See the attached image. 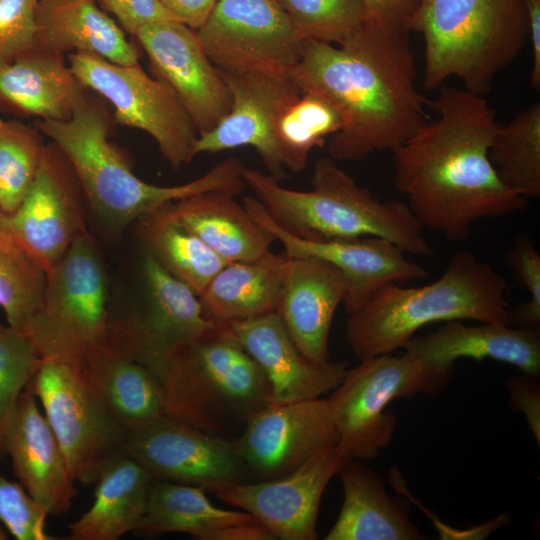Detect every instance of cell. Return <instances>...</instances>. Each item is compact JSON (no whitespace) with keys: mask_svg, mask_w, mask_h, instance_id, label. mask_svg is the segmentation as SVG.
Wrapping results in <instances>:
<instances>
[{"mask_svg":"<svg viewBox=\"0 0 540 540\" xmlns=\"http://www.w3.org/2000/svg\"><path fill=\"white\" fill-rule=\"evenodd\" d=\"M409 29L369 16L340 43L301 42L289 76L302 92L328 102L341 128L328 142L336 161L393 151L428 118L429 99L415 85Z\"/></svg>","mask_w":540,"mask_h":540,"instance_id":"1","label":"cell"},{"mask_svg":"<svg viewBox=\"0 0 540 540\" xmlns=\"http://www.w3.org/2000/svg\"><path fill=\"white\" fill-rule=\"evenodd\" d=\"M429 100L435 116L393 155V183L421 227L453 242L472 225L525 208L527 199L508 189L489 157L499 125L483 96L442 85Z\"/></svg>","mask_w":540,"mask_h":540,"instance_id":"2","label":"cell"},{"mask_svg":"<svg viewBox=\"0 0 540 540\" xmlns=\"http://www.w3.org/2000/svg\"><path fill=\"white\" fill-rule=\"evenodd\" d=\"M113 124L107 102L90 94L69 119H36L33 124L64 153L86 202L111 227H125L165 204L196 194L222 192L237 196L246 188L243 178L246 166L234 157L220 161L202 176L184 184H150L135 175L110 141Z\"/></svg>","mask_w":540,"mask_h":540,"instance_id":"3","label":"cell"},{"mask_svg":"<svg viewBox=\"0 0 540 540\" xmlns=\"http://www.w3.org/2000/svg\"><path fill=\"white\" fill-rule=\"evenodd\" d=\"M506 280L469 251H458L435 281L389 283L349 314L345 337L359 360L404 348L423 326L475 320L509 324Z\"/></svg>","mask_w":540,"mask_h":540,"instance_id":"4","label":"cell"},{"mask_svg":"<svg viewBox=\"0 0 540 540\" xmlns=\"http://www.w3.org/2000/svg\"><path fill=\"white\" fill-rule=\"evenodd\" d=\"M243 177L269 217L296 237L326 241L377 236L406 254L433 256L423 228L405 202L379 200L330 156L314 162L307 191L286 188L257 169L246 167Z\"/></svg>","mask_w":540,"mask_h":540,"instance_id":"5","label":"cell"},{"mask_svg":"<svg viewBox=\"0 0 540 540\" xmlns=\"http://www.w3.org/2000/svg\"><path fill=\"white\" fill-rule=\"evenodd\" d=\"M408 28L423 39L426 89L457 77L481 96L528 40L523 0H420Z\"/></svg>","mask_w":540,"mask_h":540,"instance_id":"6","label":"cell"},{"mask_svg":"<svg viewBox=\"0 0 540 540\" xmlns=\"http://www.w3.org/2000/svg\"><path fill=\"white\" fill-rule=\"evenodd\" d=\"M166 415L233 440L270 403L269 382L227 323L179 351L162 381Z\"/></svg>","mask_w":540,"mask_h":540,"instance_id":"7","label":"cell"},{"mask_svg":"<svg viewBox=\"0 0 540 540\" xmlns=\"http://www.w3.org/2000/svg\"><path fill=\"white\" fill-rule=\"evenodd\" d=\"M109 314L104 267L84 231L47 272L40 308L25 335L43 360L83 368L107 343Z\"/></svg>","mask_w":540,"mask_h":540,"instance_id":"8","label":"cell"},{"mask_svg":"<svg viewBox=\"0 0 540 540\" xmlns=\"http://www.w3.org/2000/svg\"><path fill=\"white\" fill-rule=\"evenodd\" d=\"M451 372L423 363L405 350L360 360L347 369L328 399L339 448L349 459L371 460L390 446L396 418L387 409L396 398L419 393L434 395L448 383Z\"/></svg>","mask_w":540,"mask_h":540,"instance_id":"9","label":"cell"},{"mask_svg":"<svg viewBox=\"0 0 540 540\" xmlns=\"http://www.w3.org/2000/svg\"><path fill=\"white\" fill-rule=\"evenodd\" d=\"M143 296L111 310L107 343L147 367L162 383L169 364L183 348L213 328L193 290L164 270L146 252Z\"/></svg>","mask_w":540,"mask_h":540,"instance_id":"10","label":"cell"},{"mask_svg":"<svg viewBox=\"0 0 540 540\" xmlns=\"http://www.w3.org/2000/svg\"><path fill=\"white\" fill-rule=\"evenodd\" d=\"M79 81L112 107L115 124L142 130L173 169L195 157L198 129L175 91L140 66L121 65L86 52L66 55Z\"/></svg>","mask_w":540,"mask_h":540,"instance_id":"11","label":"cell"},{"mask_svg":"<svg viewBox=\"0 0 540 540\" xmlns=\"http://www.w3.org/2000/svg\"><path fill=\"white\" fill-rule=\"evenodd\" d=\"M33 388L75 482L95 484L102 471L126 453L127 435L82 368L44 360Z\"/></svg>","mask_w":540,"mask_h":540,"instance_id":"12","label":"cell"},{"mask_svg":"<svg viewBox=\"0 0 540 540\" xmlns=\"http://www.w3.org/2000/svg\"><path fill=\"white\" fill-rule=\"evenodd\" d=\"M196 33L221 72L289 76L300 57L302 41L275 0H217Z\"/></svg>","mask_w":540,"mask_h":540,"instance_id":"13","label":"cell"},{"mask_svg":"<svg viewBox=\"0 0 540 540\" xmlns=\"http://www.w3.org/2000/svg\"><path fill=\"white\" fill-rule=\"evenodd\" d=\"M83 200L85 196L72 165L50 141L17 210L11 214L0 211V227L47 273L85 231Z\"/></svg>","mask_w":540,"mask_h":540,"instance_id":"14","label":"cell"},{"mask_svg":"<svg viewBox=\"0 0 540 540\" xmlns=\"http://www.w3.org/2000/svg\"><path fill=\"white\" fill-rule=\"evenodd\" d=\"M232 444L260 480L287 475L335 448L339 435L327 398L269 403L254 413Z\"/></svg>","mask_w":540,"mask_h":540,"instance_id":"15","label":"cell"},{"mask_svg":"<svg viewBox=\"0 0 540 540\" xmlns=\"http://www.w3.org/2000/svg\"><path fill=\"white\" fill-rule=\"evenodd\" d=\"M126 453L155 480L211 493L249 475L231 440L168 415L127 435Z\"/></svg>","mask_w":540,"mask_h":540,"instance_id":"16","label":"cell"},{"mask_svg":"<svg viewBox=\"0 0 540 540\" xmlns=\"http://www.w3.org/2000/svg\"><path fill=\"white\" fill-rule=\"evenodd\" d=\"M219 72L231 94V107L213 129L198 135L195 156L251 146L267 174L278 181L284 179L290 163L277 139L276 124L301 89L288 75Z\"/></svg>","mask_w":540,"mask_h":540,"instance_id":"17","label":"cell"},{"mask_svg":"<svg viewBox=\"0 0 540 540\" xmlns=\"http://www.w3.org/2000/svg\"><path fill=\"white\" fill-rule=\"evenodd\" d=\"M251 216L280 242L287 257H313L325 260L342 272L347 283L344 306L348 314L366 304L383 286L428 276V271L409 260L392 241L364 236L352 239L314 241L296 237L279 227L255 196L243 198Z\"/></svg>","mask_w":540,"mask_h":540,"instance_id":"18","label":"cell"},{"mask_svg":"<svg viewBox=\"0 0 540 540\" xmlns=\"http://www.w3.org/2000/svg\"><path fill=\"white\" fill-rule=\"evenodd\" d=\"M348 459L336 446L287 475L231 483L212 493L251 514L276 539L315 540L323 492Z\"/></svg>","mask_w":540,"mask_h":540,"instance_id":"19","label":"cell"},{"mask_svg":"<svg viewBox=\"0 0 540 540\" xmlns=\"http://www.w3.org/2000/svg\"><path fill=\"white\" fill-rule=\"evenodd\" d=\"M134 37L149 59L153 76L175 91L199 134L213 129L228 114L231 94L196 30L179 21H159L141 27Z\"/></svg>","mask_w":540,"mask_h":540,"instance_id":"20","label":"cell"},{"mask_svg":"<svg viewBox=\"0 0 540 540\" xmlns=\"http://www.w3.org/2000/svg\"><path fill=\"white\" fill-rule=\"evenodd\" d=\"M227 324L265 374L270 403L321 398L340 384L348 369L346 362L307 358L275 311Z\"/></svg>","mask_w":540,"mask_h":540,"instance_id":"21","label":"cell"},{"mask_svg":"<svg viewBox=\"0 0 540 540\" xmlns=\"http://www.w3.org/2000/svg\"><path fill=\"white\" fill-rule=\"evenodd\" d=\"M5 454L27 492L52 515L69 511L77 495L63 452L41 413L33 379L22 392L5 437Z\"/></svg>","mask_w":540,"mask_h":540,"instance_id":"22","label":"cell"},{"mask_svg":"<svg viewBox=\"0 0 540 540\" xmlns=\"http://www.w3.org/2000/svg\"><path fill=\"white\" fill-rule=\"evenodd\" d=\"M284 256L282 290L275 312L307 358L328 361L330 329L346 296V279L325 260Z\"/></svg>","mask_w":540,"mask_h":540,"instance_id":"23","label":"cell"},{"mask_svg":"<svg viewBox=\"0 0 540 540\" xmlns=\"http://www.w3.org/2000/svg\"><path fill=\"white\" fill-rule=\"evenodd\" d=\"M423 363L452 372L460 358L507 363L521 373L539 378L540 328L479 322L450 321L436 331L410 340L403 348Z\"/></svg>","mask_w":540,"mask_h":540,"instance_id":"24","label":"cell"},{"mask_svg":"<svg viewBox=\"0 0 540 540\" xmlns=\"http://www.w3.org/2000/svg\"><path fill=\"white\" fill-rule=\"evenodd\" d=\"M89 91L74 75L65 55L35 48L0 69V114L67 120Z\"/></svg>","mask_w":540,"mask_h":540,"instance_id":"25","label":"cell"},{"mask_svg":"<svg viewBox=\"0 0 540 540\" xmlns=\"http://www.w3.org/2000/svg\"><path fill=\"white\" fill-rule=\"evenodd\" d=\"M35 43L47 53L86 52L121 65L139 64L124 30L94 0H39Z\"/></svg>","mask_w":540,"mask_h":540,"instance_id":"26","label":"cell"},{"mask_svg":"<svg viewBox=\"0 0 540 540\" xmlns=\"http://www.w3.org/2000/svg\"><path fill=\"white\" fill-rule=\"evenodd\" d=\"M343 487L339 516L326 540H420L409 505L386 492L382 479L361 460L348 459L338 472Z\"/></svg>","mask_w":540,"mask_h":540,"instance_id":"27","label":"cell"},{"mask_svg":"<svg viewBox=\"0 0 540 540\" xmlns=\"http://www.w3.org/2000/svg\"><path fill=\"white\" fill-rule=\"evenodd\" d=\"M235 197L205 192L170 202L167 208L178 224L228 263L261 259L275 239Z\"/></svg>","mask_w":540,"mask_h":540,"instance_id":"28","label":"cell"},{"mask_svg":"<svg viewBox=\"0 0 540 540\" xmlns=\"http://www.w3.org/2000/svg\"><path fill=\"white\" fill-rule=\"evenodd\" d=\"M83 371L126 435L166 415L165 391L144 365L108 343L91 353Z\"/></svg>","mask_w":540,"mask_h":540,"instance_id":"29","label":"cell"},{"mask_svg":"<svg viewBox=\"0 0 540 540\" xmlns=\"http://www.w3.org/2000/svg\"><path fill=\"white\" fill-rule=\"evenodd\" d=\"M152 476L127 453L112 461L95 482L94 501L69 524L70 540H117L137 530L144 516Z\"/></svg>","mask_w":540,"mask_h":540,"instance_id":"30","label":"cell"},{"mask_svg":"<svg viewBox=\"0 0 540 540\" xmlns=\"http://www.w3.org/2000/svg\"><path fill=\"white\" fill-rule=\"evenodd\" d=\"M284 258L270 252L255 261L226 264L199 296L207 316L229 323L276 311Z\"/></svg>","mask_w":540,"mask_h":540,"instance_id":"31","label":"cell"},{"mask_svg":"<svg viewBox=\"0 0 540 540\" xmlns=\"http://www.w3.org/2000/svg\"><path fill=\"white\" fill-rule=\"evenodd\" d=\"M137 221L147 253L198 297L216 273L228 264L200 238L178 224L167 204Z\"/></svg>","mask_w":540,"mask_h":540,"instance_id":"32","label":"cell"},{"mask_svg":"<svg viewBox=\"0 0 540 540\" xmlns=\"http://www.w3.org/2000/svg\"><path fill=\"white\" fill-rule=\"evenodd\" d=\"M253 520L256 519L246 511L214 506L200 487L153 479L137 530L148 534L180 532L206 540L215 529Z\"/></svg>","mask_w":540,"mask_h":540,"instance_id":"33","label":"cell"},{"mask_svg":"<svg viewBox=\"0 0 540 540\" xmlns=\"http://www.w3.org/2000/svg\"><path fill=\"white\" fill-rule=\"evenodd\" d=\"M504 185L529 199L540 196V103L520 110L498 125L489 151Z\"/></svg>","mask_w":540,"mask_h":540,"instance_id":"34","label":"cell"},{"mask_svg":"<svg viewBox=\"0 0 540 540\" xmlns=\"http://www.w3.org/2000/svg\"><path fill=\"white\" fill-rule=\"evenodd\" d=\"M47 273L0 227V307L7 323L23 333L40 308Z\"/></svg>","mask_w":540,"mask_h":540,"instance_id":"35","label":"cell"},{"mask_svg":"<svg viewBox=\"0 0 540 540\" xmlns=\"http://www.w3.org/2000/svg\"><path fill=\"white\" fill-rule=\"evenodd\" d=\"M44 135L18 118L0 117V211L17 210L40 168Z\"/></svg>","mask_w":540,"mask_h":540,"instance_id":"36","label":"cell"},{"mask_svg":"<svg viewBox=\"0 0 540 540\" xmlns=\"http://www.w3.org/2000/svg\"><path fill=\"white\" fill-rule=\"evenodd\" d=\"M340 128L341 119L328 102L302 92L285 108L276 124V136L289 159L290 172L303 170L311 151Z\"/></svg>","mask_w":540,"mask_h":540,"instance_id":"37","label":"cell"},{"mask_svg":"<svg viewBox=\"0 0 540 540\" xmlns=\"http://www.w3.org/2000/svg\"><path fill=\"white\" fill-rule=\"evenodd\" d=\"M298 38L340 43L368 16L362 0H275Z\"/></svg>","mask_w":540,"mask_h":540,"instance_id":"38","label":"cell"},{"mask_svg":"<svg viewBox=\"0 0 540 540\" xmlns=\"http://www.w3.org/2000/svg\"><path fill=\"white\" fill-rule=\"evenodd\" d=\"M43 361L26 335L0 322V456L19 398Z\"/></svg>","mask_w":540,"mask_h":540,"instance_id":"39","label":"cell"},{"mask_svg":"<svg viewBox=\"0 0 540 540\" xmlns=\"http://www.w3.org/2000/svg\"><path fill=\"white\" fill-rule=\"evenodd\" d=\"M48 511L20 484L0 475V520L17 540H54L46 532Z\"/></svg>","mask_w":540,"mask_h":540,"instance_id":"40","label":"cell"},{"mask_svg":"<svg viewBox=\"0 0 540 540\" xmlns=\"http://www.w3.org/2000/svg\"><path fill=\"white\" fill-rule=\"evenodd\" d=\"M505 261L529 300L509 311V324L520 327H538L540 324V255L528 234H520L508 249Z\"/></svg>","mask_w":540,"mask_h":540,"instance_id":"41","label":"cell"},{"mask_svg":"<svg viewBox=\"0 0 540 540\" xmlns=\"http://www.w3.org/2000/svg\"><path fill=\"white\" fill-rule=\"evenodd\" d=\"M39 0H0V69L36 48Z\"/></svg>","mask_w":540,"mask_h":540,"instance_id":"42","label":"cell"},{"mask_svg":"<svg viewBox=\"0 0 540 540\" xmlns=\"http://www.w3.org/2000/svg\"><path fill=\"white\" fill-rule=\"evenodd\" d=\"M111 13L131 35L143 26L159 21H178L158 0H94Z\"/></svg>","mask_w":540,"mask_h":540,"instance_id":"43","label":"cell"},{"mask_svg":"<svg viewBox=\"0 0 540 540\" xmlns=\"http://www.w3.org/2000/svg\"><path fill=\"white\" fill-rule=\"evenodd\" d=\"M513 409L522 411L530 431L540 442V388L538 378L523 374L510 378L507 383Z\"/></svg>","mask_w":540,"mask_h":540,"instance_id":"44","label":"cell"},{"mask_svg":"<svg viewBox=\"0 0 540 540\" xmlns=\"http://www.w3.org/2000/svg\"><path fill=\"white\" fill-rule=\"evenodd\" d=\"M368 16L392 25L405 26L420 0H362ZM409 29V28H408Z\"/></svg>","mask_w":540,"mask_h":540,"instance_id":"45","label":"cell"},{"mask_svg":"<svg viewBox=\"0 0 540 540\" xmlns=\"http://www.w3.org/2000/svg\"><path fill=\"white\" fill-rule=\"evenodd\" d=\"M179 22L196 30L206 20L217 0H158Z\"/></svg>","mask_w":540,"mask_h":540,"instance_id":"46","label":"cell"},{"mask_svg":"<svg viewBox=\"0 0 540 540\" xmlns=\"http://www.w3.org/2000/svg\"><path fill=\"white\" fill-rule=\"evenodd\" d=\"M528 18V40L532 50L530 84L540 88V0H523Z\"/></svg>","mask_w":540,"mask_h":540,"instance_id":"47","label":"cell"},{"mask_svg":"<svg viewBox=\"0 0 540 540\" xmlns=\"http://www.w3.org/2000/svg\"><path fill=\"white\" fill-rule=\"evenodd\" d=\"M10 536V533L0 520V540H7Z\"/></svg>","mask_w":540,"mask_h":540,"instance_id":"48","label":"cell"}]
</instances>
